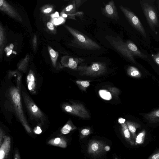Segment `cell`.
Instances as JSON below:
<instances>
[{"instance_id":"obj_31","label":"cell","mask_w":159,"mask_h":159,"mask_svg":"<svg viewBox=\"0 0 159 159\" xmlns=\"http://www.w3.org/2000/svg\"><path fill=\"white\" fill-rule=\"evenodd\" d=\"M125 119H123L122 118H120L119 119L118 121L119 123L121 124H124L125 123Z\"/></svg>"},{"instance_id":"obj_34","label":"cell","mask_w":159,"mask_h":159,"mask_svg":"<svg viewBox=\"0 0 159 159\" xmlns=\"http://www.w3.org/2000/svg\"><path fill=\"white\" fill-rule=\"evenodd\" d=\"M37 40H36V37L35 36V37H34V40H33V46L34 48H36V46L37 44Z\"/></svg>"},{"instance_id":"obj_11","label":"cell","mask_w":159,"mask_h":159,"mask_svg":"<svg viewBox=\"0 0 159 159\" xmlns=\"http://www.w3.org/2000/svg\"><path fill=\"white\" fill-rule=\"evenodd\" d=\"M84 59L79 57L65 56L62 57L61 63L64 66L72 69L76 68L78 65L83 62Z\"/></svg>"},{"instance_id":"obj_26","label":"cell","mask_w":159,"mask_h":159,"mask_svg":"<svg viewBox=\"0 0 159 159\" xmlns=\"http://www.w3.org/2000/svg\"><path fill=\"white\" fill-rule=\"evenodd\" d=\"M81 133L84 135H87L90 133V131L87 129H84L81 130Z\"/></svg>"},{"instance_id":"obj_39","label":"cell","mask_w":159,"mask_h":159,"mask_svg":"<svg viewBox=\"0 0 159 159\" xmlns=\"http://www.w3.org/2000/svg\"><path fill=\"white\" fill-rule=\"evenodd\" d=\"M58 19L57 18H55L54 20V23L55 25H58Z\"/></svg>"},{"instance_id":"obj_16","label":"cell","mask_w":159,"mask_h":159,"mask_svg":"<svg viewBox=\"0 0 159 159\" xmlns=\"http://www.w3.org/2000/svg\"><path fill=\"white\" fill-rule=\"evenodd\" d=\"M127 72L129 75L133 77L139 78L141 76V74L139 70L133 66H130L128 67Z\"/></svg>"},{"instance_id":"obj_23","label":"cell","mask_w":159,"mask_h":159,"mask_svg":"<svg viewBox=\"0 0 159 159\" xmlns=\"http://www.w3.org/2000/svg\"><path fill=\"white\" fill-rule=\"evenodd\" d=\"M77 84H78L80 85L82 87L86 88L89 86L90 83L88 81H80V80H77L76 81Z\"/></svg>"},{"instance_id":"obj_7","label":"cell","mask_w":159,"mask_h":159,"mask_svg":"<svg viewBox=\"0 0 159 159\" xmlns=\"http://www.w3.org/2000/svg\"><path fill=\"white\" fill-rule=\"evenodd\" d=\"M63 108L66 112L81 118H88V112L83 105L80 104L73 103L72 104H64Z\"/></svg>"},{"instance_id":"obj_21","label":"cell","mask_w":159,"mask_h":159,"mask_svg":"<svg viewBox=\"0 0 159 159\" xmlns=\"http://www.w3.org/2000/svg\"><path fill=\"white\" fill-rule=\"evenodd\" d=\"M122 128L124 130V133L125 137L129 138L130 137V134L126 124H122Z\"/></svg>"},{"instance_id":"obj_40","label":"cell","mask_w":159,"mask_h":159,"mask_svg":"<svg viewBox=\"0 0 159 159\" xmlns=\"http://www.w3.org/2000/svg\"><path fill=\"white\" fill-rule=\"evenodd\" d=\"M12 52V50H11L10 51H9L8 52H7V55L9 56L10 55Z\"/></svg>"},{"instance_id":"obj_41","label":"cell","mask_w":159,"mask_h":159,"mask_svg":"<svg viewBox=\"0 0 159 159\" xmlns=\"http://www.w3.org/2000/svg\"><path fill=\"white\" fill-rule=\"evenodd\" d=\"M14 47V45L12 43H11L10 44V48L11 49H13Z\"/></svg>"},{"instance_id":"obj_22","label":"cell","mask_w":159,"mask_h":159,"mask_svg":"<svg viewBox=\"0 0 159 159\" xmlns=\"http://www.w3.org/2000/svg\"><path fill=\"white\" fill-rule=\"evenodd\" d=\"M49 53L51 56V57L52 60V62L53 65L54 66L55 65V58L57 56V53L55 51L52 49H51L49 50Z\"/></svg>"},{"instance_id":"obj_45","label":"cell","mask_w":159,"mask_h":159,"mask_svg":"<svg viewBox=\"0 0 159 159\" xmlns=\"http://www.w3.org/2000/svg\"><path fill=\"white\" fill-rule=\"evenodd\" d=\"M115 159H118L117 158H116Z\"/></svg>"},{"instance_id":"obj_4","label":"cell","mask_w":159,"mask_h":159,"mask_svg":"<svg viewBox=\"0 0 159 159\" xmlns=\"http://www.w3.org/2000/svg\"><path fill=\"white\" fill-rule=\"evenodd\" d=\"M22 93L25 103L31 117L34 119L41 121L45 119L43 114L28 94L23 91Z\"/></svg>"},{"instance_id":"obj_9","label":"cell","mask_w":159,"mask_h":159,"mask_svg":"<svg viewBox=\"0 0 159 159\" xmlns=\"http://www.w3.org/2000/svg\"><path fill=\"white\" fill-rule=\"evenodd\" d=\"M143 8L144 13L150 26L154 27L158 24L156 14L152 8L148 4H144Z\"/></svg>"},{"instance_id":"obj_5","label":"cell","mask_w":159,"mask_h":159,"mask_svg":"<svg viewBox=\"0 0 159 159\" xmlns=\"http://www.w3.org/2000/svg\"><path fill=\"white\" fill-rule=\"evenodd\" d=\"M119 7L131 24L146 37V32L138 17L133 12L123 6L120 5Z\"/></svg>"},{"instance_id":"obj_35","label":"cell","mask_w":159,"mask_h":159,"mask_svg":"<svg viewBox=\"0 0 159 159\" xmlns=\"http://www.w3.org/2000/svg\"><path fill=\"white\" fill-rule=\"evenodd\" d=\"M61 139L59 138H56L55 139L54 142L56 144H58L60 141Z\"/></svg>"},{"instance_id":"obj_3","label":"cell","mask_w":159,"mask_h":159,"mask_svg":"<svg viewBox=\"0 0 159 159\" xmlns=\"http://www.w3.org/2000/svg\"><path fill=\"white\" fill-rule=\"evenodd\" d=\"M105 38L113 48L118 52L131 61L135 63L133 55L128 50L125 43L120 37H115L107 35Z\"/></svg>"},{"instance_id":"obj_28","label":"cell","mask_w":159,"mask_h":159,"mask_svg":"<svg viewBox=\"0 0 159 159\" xmlns=\"http://www.w3.org/2000/svg\"><path fill=\"white\" fill-rule=\"evenodd\" d=\"M91 148L93 151H97L98 149V145L97 143H94L92 145Z\"/></svg>"},{"instance_id":"obj_17","label":"cell","mask_w":159,"mask_h":159,"mask_svg":"<svg viewBox=\"0 0 159 159\" xmlns=\"http://www.w3.org/2000/svg\"><path fill=\"white\" fill-rule=\"evenodd\" d=\"M100 97L103 99L107 100H110L112 98L111 93L107 90L101 89L98 92Z\"/></svg>"},{"instance_id":"obj_13","label":"cell","mask_w":159,"mask_h":159,"mask_svg":"<svg viewBox=\"0 0 159 159\" xmlns=\"http://www.w3.org/2000/svg\"><path fill=\"white\" fill-rule=\"evenodd\" d=\"M144 117L151 122H159V109L146 114L145 115Z\"/></svg>"},{"instance_id":"obj_19","label":"cell","mask_w":159,"mask_h":159,"mask_svg":"<svg viewBox=\"0 0 159 159\" xmlns=\"http://www.w3.org/2000/svg\"><path fill=\"white\" fill-rule=\"evenodd\" d=\"M1 25L0 26V54L2 53V51L3 49V44L5 41L4 36V34Z\"/></svg>"},{"instance_id":"obj_12","label":"cell","mask_w":159,"mask_h":159,"mask_svg":"<svg viewBox=\"0 0 159 159\" xmlns=\"http://www.w3.org/2000/svg\"><path fill=\"white\" fill-rule=\"evenodd\" d=\"M125 43L128 50L133 55L137 56L143 58H147V56L141 52L136 46L131 41L128 40Z\"/></svg>"},{"instance_id":"obj_18","label":"cell","mask_w":159,"mask_h":159,"mask_svg":"<svg viewBox=\"0 0 159 159\" xmlns=\"http://www.w3.org/2000/svg\"><path fill=\"white\" fill-rule=\"evenodd\" d=\"M129 130L132 133H134L136 131V127L138 124L129 121L126 122Z\"/></svg>"},{"instance_id":"obj_20","label":"cell","mask_w":159,"mask_h":159,"mask_svg":"<svg viewBox=\"0 0 159 159\" xmlns=\"http://www.w3.org/2000/svg\"><path fill=\"white\" fill-rule=\"evenodd\" d=\"M72 129V127L70 125L66 124L64 126L61 130V133L63 134L69 133Z\"/></svg>"},{"instance_id":"obj_14","label":"cell","mask_w":159,"mask_h":159,"mask_svg":"<svg viewBox=\"0 0 159 159\" xmlns=\"http://www.w3.org/2000/svg\"><path fill=\"white\" fill-rule=\"evenodd\" d=\"M27 82L29 90L32 93L34 92L36 88L35 78L32 72H30L28 74Z\"/></svg>"},{"instance_id":"obj_42","label":"cell","mask_w":159,"mask_h":159,"mask_svg":"<svg viewBox=\"0 0 159 159\" xmlns=\"http://www.w3.org/2000/svg\"><path fill=\"white\" fill-rule=\"evenodd\" d=\"M5 50H6V51H7V52H8L9 51H10L11 49H10V48H9L8 47H7L6 48Z\"/></svg>"},{"instance_id":"obj_38","label":"cell","mask_w":159,"mask_h":159,"mask_svg":"<svg viewBox=\"0 0 159 159\" xmlns=\"http://www.w3.org/2000/svg\"><path fill=\"white\" fill-rule=\"evenodd\" d=\"M110 149V148L109 146H106L104 148L105 150L106 151H109Z\"/></svg>"},{"instance_id":"obj_36","label":"cell","mask_w":159,"mask_h":159,"mask_svg":"<svg viewBox=\"0 0 159 159\" xmlns=\"http://www.w3.org/2000/svg\"><path fill=\"white\" fill-rule=\"evenodd\" d=\"M59 16V13L58 12H56L55 14L52 15V17H58Z\"/></svg>"},{"instance_id":"obj_43","label":"cell","mask_w":159,"mask_h":159,"mask_svg":"<svg viewBox=\"0 0 159 159\" xmlns=\"http://www.w3.org/2000/svg\"><path fill=\"white\" fill-rule=\"evenodd\" d=\"M62 16L64 17H67V15L66 14H62Z\"/></svg>"},{"instance_id":"obj_15","label":"cell","mask_w":159,"mask_h":159,"mask_svg":"<svg viewBox=\"0 0 159 159\" xmlns=\"http://www.w3.org/2000/svg\"><path fill=\"white\" fill-rule=\"evenodd\" d=\"M72 3L68 5L65 9V12L70 15H81V13L80 12H78L76 11V8H77L76 5L75 0L73 1Z\"/></svg>"},{"instance_id":"obj_30","label":"cell","mask_w":159,"mask_h":159,"mask_svg":"<svg viewBox=\"0 0 159 159\" xmlns=\"http://www.w3.org/2000/svg\"><path fill=\"white\" fill-rule=\"evenodd\" d=\"M34 131L35 133L37 134H39L41 132L42 130L39 127L37 126L35 128V129Z\"/></svg>"},{"instance_id":"obj_29","label":"cell","mask_w":159,"mask_h":159,"mask_svg":"<svg viewBox=\"0 0 159 159\" xmlns=\"http://www.w3.org/2000/svg\"><path fill=\"white\" fill-rule=\"evenodd\" d=\"M52 10V9L51 7H48L44 10L43 11L45 13H48L51 12Z\"/></svg>"},{"instance_id":"obj_10","label":"cell","mask_w":159,"mask_h":159,"mask_svg":"<svg viewBox=\"0 0 159 159\" xmlns=\"http://www.w3.org/2000/svg\"><path fill=\"white\" fill-rule=\"evenodd\" d=\"M0 7L1 10L11 17L20 21H22V19L20 16L6 1L4 0H0Z\"/></svg>"},{"instance_id":"obj_2","label":"cell","mask_w":159,"mask_h":159,"mask_svg":"<svg viewBox=\"0 0 159 159\" xmlns=\"http://www.w3.org/2000/svg\"><path fill=\"white\" fill-rule=\"evenodd\" d=\"M9 93L10 100L16 115L23 125L28 128L27 123L23 110L19 89L16 87H11L9 89Z\"/></svg>"},{"instance_id":"obj_25","label":"cell","mask_w":159,"mask_h":159,"mask_svg":"<svg viewBox=\"0 0 159 159\" xmlns=\"http://www.w3.org/2000/svg\"><path fill=\"white\" fill-rule=\"evenodd\" d=\"M153 58L156 63L159 66V52L154 55Z\"/></svg>"},{"instance_id":"obj_44","label":"cell","mask_w":159,"mask_h":159,"mask_svg":"<svg viewBox=\"0 0 159 159\" xmlns=\"http://www.w3.org/2000/svg\"><path fill=\"white\" fill-rule=\"evenodd\" d=\"M12 52H13V53H14V54H16V51H12Z\"/></svg>"},{"instance_id":"obj_32","label":"cell","mask_w":159,"mask_h":159,"mask_svg":"<svg viewBox=\"0 0 159 159\" xmlns=\"http://www.w3.org/2000/svg\"><path fill=\"white\" fill-rule=\"evenodd\" d=\"M5 153L3 150H1L0 151V159H3L4 157Z\"/></svg>"},{"instance_id":"obj_1","label":"cell","mask_w":159,"mask_h":159,"mask_svg":"<svg viewBox=\"0 0 159 159\" xmlns=\"http://www.w3.org/2000/svg\"><path fill=\"white\" fill-rule=\"evenodd\" d=\"M64 26L73 36V42L78 48L92 51L101 48L98 44L81 32L67 25Z\"/></svg>"},{"instance_id":"obj_46","label":"cell","mask_w":159,"mask_h":159,"mask_svg":"<svg viewBox=\"0 0 159 159\" xmlns=\"http://www.w3.org/2000/svg\"><path fill=\"white\" fill-rule=\"evenodd\" d=\"M15 159H17V158H15Z\"/></svg>"},{"instance_id":"obj_6","label":"cell","mask_w":159,"mask_h":159,"mask_svg":"<svg viewBox=\"0 0 159 159\" xmlns=\"http://www.w3.org/2000/svg\"><path fill=\"white\" fill-rule=\"evenodd\" d=\"M78 69L84 74L98 75L102 73L107 70L106 65L100 62H92L89 66H79Z\"/></svg>"},{"instance_id":"obj_24","label":"cell","mask_w":159,"mask_h":159,"mask_svg":"<svg viewBox=\"0 0 159 159\" xmlns=\"http://www.w3.org/2000/svg\"><path fill=\"white\" fill-rule=\"evenodd\" d=\"M143 135L144 133L143 132L141 133L138 134L136 139V141L137 143H140L141 142L142 138Z\"/></svg>"},{"instance_id":"obj_27","label":"cell","mask_w":159,"mask_h":159,"mask_svg":"<svg viewBox=\"0 0 159 159\" xmlns=\"http://www.w3.org/2000/svg\"><path fill=\"white\" fill-rule=\"evenodd\" d=\"M47 26L49 30H54V27L52 24L50 22H48L47 24Z\"/></svg>"},{"instance_id":"obj_8","label":"cell","mask_w":159,"mask_h":159,"mask_svg":"<svg viewBox=\"0 0 159 159\" xmlns=\"http://www.w3.org/2000/svg\"><path fill=\"white\" fill-rule=\"evenodd\" d=\"M102 12L104 15L108 18L116 20L119 19L118 12L113 0L109 1L105 5Z\"/></svg>"},{"instance_id":"obj_33","label":"cell","mask_w":159,"mask_h":159,"mask_svg":"<svg viewBox=\"0 0 159 159\" xmlns=\"http://www.w3.org/2000/svg\"><path fill=\"white\" fill-rule=\"evenodd\" d=\"M152 159H159V153L154 155L152 157Z\"/></svg>"},{"instance_id":"obj_37","label":"cell","mask_w":159,"mask_h":159,"mask_svg":"<svg viewBox=\"0 0 159 159\" xmlns=\"http://www.w3.org/2000/svg\"><path fill=\"white\" fill-rule=\"evenodd\" d=\"M63 19L62 18H60L58 19V25L60 24L62 22Z\"/></svg>"}]
</instances>
